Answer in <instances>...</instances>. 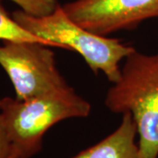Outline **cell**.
Here are the masks:
<instances>
[{
	"label": "cell",
	"instance_id": "1",
	"mask_svg": "<svg viewBox=\"0 0 158 158\" xmlns=\"http://www.w3.org/2000/svg\"><path fill=\"white\" fill-rule=\"evenodd\" d=\"M90 105L69 85L28 100L0 99L1 115L11 144V158H31L42 148L48 130L71 118H85Z\"/></svg>",
	"mask_w": 158,
	"mask_h": 158
},
{
	"label": "cell",
	"instance_id": "2",
	"mask_svg": "<svg viewBox=\"0 0 158 158\" xmlns=\"http://www.w3.org/2000/svg\"><path fill=\"white\" fill-rule=\"evenodd\" d=\"M105 105L113 113L132 114L139 135L138 158H158V53L133 51L107 90Z\"/></svg>",
	"mask_w": 158,
	"mask_h": 158
},
{
	"label": "cell",
	"instance_id": "3",
	"mask_svg": "<svg viewBox=\"0 0 158 158\" xmlns=\"http://www.w3.org/2000/svg\"><path fill=\"white\" fill-rule=\"evenodd\" d=\"M12 18L50 47L76 51L94 73L101 71L113 84L120 77L119 62L135 50L119 40L95 34L82 27L70 19L58 4L48 14L34 15L18 10L12 13Z\"/></svg>",
	"mask_w": 158,
	"mask_h": 158
},
{
	"label": "cell",
	"instance_id": "4",
	"mask_svg": "<svg viewBox=\"0 0 158 158\" xmlns=\"http://www.w3.org/2000/svg\"><path fill=\"white\" fill-rule=\"evenodd\" d=\"M48 46L31 41H4L0 66L14 87L18 100H28L68 86Z\"/></svg>",
	"mask_w": 158,
	"mask_h": 158
},
{
	"label": "cell",
	"instance_id": "5",
	"mask_svg": "<svg viewBox=\"0 0 158 158\" xmlns=\"http://www.w3.org/2000/svg\"><path fill=\"white\" fill-rule=\"evenodd\" d=\"M62 7L74 22L101 36L158 17V0H73Z\"/></svg>",
	"mask_w": 158,
	"mask_h": 158
},
{
	"label": "cell",
	"instance_id": "6",
	"mask_svg": "<svg viewBox=\"0 0 158 158\" xmlns=\"http://www.w3.org/2000/svg\"><path fill=\"white\" fill-rule=\"evenodd\" d=\"M137 127L132 114H122L120 124L111 135L71 158H138Z\"/></svg>",
	"mask_w": 158,
	"mask_h": 158
},
{
	"label": "cell",
	"instance_id": "7",
	"mask_svg": "<svg viewBox=\"0 0 158 158\" xmlns=\"http://www.w3.org/2000/svg\"><path fill=\"white\" fill-rule=\"evenodd\" d=\"M0 40L4 41L40 42L50 47L48 42L34 36V34L23 28L12 16H9L2 5V0H0Z\"/></svg>",
	"mask_w": 158,
	"mask_h": 158
},
{
	"label": "cell",
	"instance_id": "8",
	"mask_svg": "<svg viewBox=\"0 0 158 158\" xmlns=\"http://www.w3.org/2000/svg\"><path fill=\"white\" fill-rule=\"evenodd\" d=\"M19 6L21 10L34 15L48 14L55 9L56 3L55 0H12Z\"/></svg>",
	"mask_w": 158,
	"mask_h": 158
},
{
	"label": "cell",
	"instance_id": "9",
	"mask_svg": "<svg viewBox=\"0 0 158 158\" xmlns=\"http://www.w3.org/2000/svg\"><path fill=\"white\" fill-rule=\"evenodd\" d=\"M0 158H11V144L4 118L0 113Z\"/></svg>",
	"mask_w": 158,
	"mask_h": 158
},
{
	"label": "cell",
	"instance_id": "10",
	"mask_svg": "<svg viewBox=\"0 0 158 158\" xmlns=\"http://www.w3.org/2000/svg\"><path fill=\"white\" fill-rule=\"evenodd\" d=\"M0 99H1V98H0Z\"/></svg>",
	"mask_w": 158,
	"mask_h": 158
}]
</instances>
